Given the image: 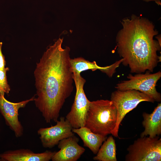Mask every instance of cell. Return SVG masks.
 <instances>
[{
	"label": "cell",
	"mask_w": 161,
	"mask_h": 161,
	"mask_svg": "<svg viewBox=\"0 0 161 161\" xmlns=\"http://www.w3.org/2000/svg\"><path fill=\"white\" fill-rule=\"evenodd\" d=\"M73 78L76 87L74 102L66 119L73 128H79L85 126L87 113L90 101L87 98L83 86L86 80L80 73L73 72Z\"/></svg>",
	"instance_id": "8992f818"
},
{
	"label": "cell",
	"mask_w": 161,
	"mask_h": 161,
	"mask_svg": "<svg viewBox=\"0 0 161 161\" xmlns=\"http://www.w3.org/2000/svg\"><path fill=\"white\" fill-rule=\"evenodd\" d=\"M54 126L46 128H40L37 131L43 146L45 148H52L58 145L60 141L74 135L72 127L63 117L56 122Z\"/></svg>",
	"instance_id": "ba28073f"
},
{
	"label": "cell",
	"mask_w": 161,
	"mask_h": 161,
	"mask_svg": "<svg viewBox=\"0 0 161 161\" xmlns=\"http://www.w3.org/2000/svg\"><path fill=\"white\" fill-rule=\"evenodd\" d=\"M117 114L116 108L111 100L90 101L85 126L95 133L106 136L115 127Z\"/></svg>",
	"instance_id": "3957f363"
},
{
	"label": "cell",
	"mask_w": 161,
	"mask_h": 161,
	"mask_svg": "<svg viewBox=\"0 0 161 161\" xmlns=\"http://www.w3.org/2000/svg\"><path fill=\"white\" fill-rule=\"evenodd\" d=\"M8 69V68H5L3 69H0V94L1 95H4L5 93H8L10 90L6 76V72Z\"/></svg>",
	"instance_id": "2e32d148"
},
{
	"label": "cell",
	"mask_w": 161,
	"mask_h": 161,
	"mask_svg": "<svg viewBox=\"0 0 161 161\" xmlns=\"http://www.w3.org/2000/svg\"><path fill=\"white\" fill-rule=\"evenodd\" d=\"M149 71L145 73H137L134 75L129 74L127 77L129 80L121 81L117 83L115 88L120 91L135 90L143 93L155 101H161L160 94L156 89V84L161 77L159 71L151 73Z\"/></svg>",
	"instance_id": "5b68a950"
},
{
	"label": "cell",
	"mask_w": 161,
	"mask_h": 161,
	"mask_svg": "<svg viewBox=\"0 0 161 161\" xmlns=\"http://www.w3.org/2000/svg\"><path fill=\"white\" fill-rule=\"evenodd\" d=\"M72 131L81 138L83 146L88 147L95 154H97L103 143L107 138L106 136L92 132L86 126L72 128Z\"/></svg>",
	"instance_id": "5bb4252c"
},
{
	"label": "cell",
	"mask_w": 161,
	"mask_h": 161,
	"mask_svg": "<svg viewBox=\"0 0 161 161\" xmlns=\"http://www.w3.org/2000/svg\"><path fill=\"white\" fill-rule=\"evenodd\" d=\"M79 139L74 135L59 141L58 147L51 160L52 161H76L84 153L85 149L80 145Z\"/></svg>",
	"instance_id": "30bf717a"
},
{
	"label": "cell",
	"mask_w": 161,
	"mask_h": 161,
	"mask_svg": "<svg viewBox=\"0 0 161 161\" xmlns=\"http://www.w3.org/2000/svg\"><path fill=\"white\" fill-rule=\"evenodd\" d=\"M143 0L145 1H155L156 0Z\"/></svg>",
	"instance_id": "ac0fdd59"
},
{
	"label": "cell",
	"mask_w": 161,
	"mask_h": 161,
	"mask_svg": "<svg viewBox=\"0 0 161 161\" xmlns=\"http://www.w3.org/2000/svg\"><path fill=\"white\" fill-rule=\"evenodd\" d=\"M2 45V42H0V69H3L5 68L6 62L5 60L4 56L3 55L1 47Z\"/></svg>",
	"instance_id": "e0dca14e"
},
{
	"label": "cell",
	"mask_w": 161,
	"mask_h": 161,
	"mask_svg": "<svg viewBox=\"0 0 161 161\" xmlns=\"http://www.w3.org/2000/svg\"><path fill=\"white\" fill-rule=\"evenodd\" d=\"M123 59L116 61L113 64L104 67L98 66L95 61L90 62L84 58L79 57L70 59L71 71L80 73L83 71L91 69L94 71L97 69L106 73L109 77H111L115 73L116 69L122 63Z\"/></svg>",
	"instance_id": "7c38bea8"
},
{
	"label": "cell",
	"mask_w": 161,
	"mask_h": 161,
	"mask_svg": "<svg viewBox=\"0 0 161 161\" xmlns=\"http://www.w3.org/2000/svg\"><path fill=\"white\" fill-rule=\"evenodd\" d=\"M63 38L50 45L37 63L34 75L37 97L34 100L47 123L56 122L73 89L70 48L62 47Z\"/></svg>",
	"instance_id": "6da1fadb"
},
{
	"label": "cell",
	"mask_w": 161,
	"mask_h": 161,
	"mask_svg": "<svg viewBox=\"0 0 161 161\" xmlns=\"http://www.w3.org/2000/svg\"><path fill=\"white\" fill-rule=\"evenodd\" d=\"M112 100L115 106L117 113L115 127L111 134L118 137L119 126L125 115L136 108L142 101L154 103L155 100L146 94L135 90L120 91L117 90L112 93Z\"/></svg>",
	"instance_id": "277c9868"
},
{
	"label": "cell",
	"mask_w": 161,
	"mask_h": 161,
	"mask_svg": "<svg viewBox=\"0 0 161 161\" xmlns=\"http://www.w3.org/2000/svg\"><path fill=\"white\" fill-rule=\"evenodd\" d=\"M142 124L145 129L140 137L146 136L154 138L161 134V103H159L152 112L149 114L143 112Z\"/></svg>",
	"instance_id": "4fadbf2b"
},
{
	"label": "cell",
	"mask_w": 161,
	"mask_h": 161,
	"mask_svg": "<svg viewBox=\"0 0 161 161\" xmlns=\"http://www.w3.org/2000/svg\"><path fill=\"white\" fill-rule=\"evenodd\" d=\"M123 28L117 36V50L132 73L152 72L160 61L157 51L161 45L153 39L158 33L152 23L133 15L123 20Z\"/></svg>",
	"instance_id": "7a4b0ae2"
},
{
	"label": "cell",
	"mask_w": 161,
	"mask_h": 161,
	"mask_svg": "<svg viewBox=\"0 0 161 161\" xmlns=\"http://www.w3.org/2000/svg\"><path fill=\"white\" fill-rule=\"evenodd\" d=\"M46 151L35 153L28 149L8 150L0 154L1 161H49L55 153Z\"/></svg>",
	"instance_id": "8fae6325"
},
{
	"label": "cell",
	"mask_w": 161,
	"mask_h": 161,
	"mask_svg": "<svg viewBox=\"0 0 161 161\" xmlns=\"http://www.w3.org/2000/svg\"><path fill=\"white\" fill-rule=\"evenodd\" d=\"M35 96L30 99L18 103L9 101L0 94V111L3 116L7 125L14 133L16 137L23 134L24 129L18 118L19 109L25 106L30 101H33Z\"/></svg>",
	"instance_id": "9c48e42d"
},
{
	"label": "cell",
	"mask_w": 161,
	"mask_h": 161,
	"mask_svg": "<svg viewBox=\"0 0 161 161\" xmlns=\"http://www.w3.org/2000/svg\"><path fill=\"white\" fill-rule=\"evenodd\" d=\"M127 151L126 161H160L161 139L158 136L140 137L129 146Z\"/></svg>",
	"instance_id": "52a82bcc"
},
{
	"label": "cell",
	"mask_w": 161,
	"mask_h": 161,
	"mask_svg": "<svg viewBox=\"0 0 161 161\" xmlns=\"http://www.w3.org/2000/svg\"><path fill=\"white\" fill-rule=\"evenodd\" d=\"M116 150L115 140L110 136L104 142L93 159L100 161H117Z\"/></svg>",
	"instance_id": "9a60e30c"
}]
</instances>
